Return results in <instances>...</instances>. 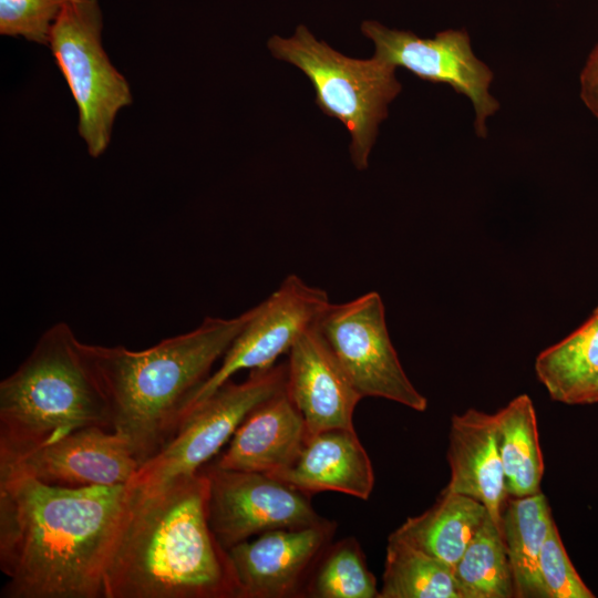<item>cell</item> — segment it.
I'll return each mask as SVG.
<instances>
[{"instance_id": "28", "label": "cell", "mask_w": 598, "mask_h": 598, "mask_svg": "<svg viewBox=\"0 0 598 598\" xmlns=\"http://www.w3.org/2000/svg\"><path fill=\"white\" fill-rule=\"evenodd\" d=\"M598 402V381L584 398L582 404H592Z\"/></svg>"}, {"instance_id": "18", "label": "cell", "mask_w": 598, "mask_h": 598, "mask_svg": "<svg viewBox=\"0 0 598 598\" xmlns=\"http://www.w3.org/2000/svg\"><path fill=\"white\" fill-rule=\"evenodd\" d=\"M487 516L478 501L444 488L429 509L391 534L454 568Z\"/></svg>"}, {"instance_id": "19", "label": "cell", "mask_w": 598, "mask_h": 598, "mask_svg": "<svg viewBox=\"0 0 598 598\" xmlns=\"http://www.w3.org/2000/svg\"><path fill=\"white\" fill-rule=\"evenodd\" d=\"M554 522L542 491L527 496H508L505 502L501 534L517 598H548L539 573V555Z\"/></svg>"}, {"instance_id": "14", "label": "cell", "mask_w": 598, "mask_h": 598, "mask_svg": "<svg viewBox=\"0 0 598 598\" xmlns=\"http://www.w3.org/2000/svg\"><path fill=\"white\" fill-rule=\"evenodd\" d=\"M288 354L286 391L300 411L308 435L353 429V413L362 398L317 324L300 334Z\"/></svg>"}, {"instance_id": "6", "label": "cell", "mask_w": 598, "mask_h": 598, "mask_svg": "<svg viewBox=\"0 0 598 598\" xmlns=\"http://www.w3.org/2000/svg\"><path fill=\"white\" fill-rule=\"evenodd\" d=\"M97 0H69L55 20L49 47L79 111V134L92 157L107 148L117 113L132 103L126 79L102 44Z\"/></svg>"}, {"instance_id": "12", "label": "cell", "mask_w": 598, "mask_h": 598, "mask_svg": "<svg viewBox=\"0 0 598 598\" xmlns=\"http://www.w3.org/2000/svg\"><path fill=\"white\" fill-rule=\"evenodd\" d=\"M336 523L265 532L229 548L238 598L303 596L306 582L331 543Z\"/></svg>"}, {"instance_id": "1", "label": "cell", "mask_w": 598, "mask_h": 598, "mask_svg": "<svg viewBox=\"0 0 598 598\" xmlns=\"http://www.w3.org/2000/svg\"><path fill=\"white\" fill-rule=\"evenodd\" d=\"M128 485L63 487L0 471L2 598H103Z\"/></svg>"}, {"instance_id": "23", "label": "cell", "mask_w": 598, "mask_h": 598, "mask_svg": "<svg viewBox=\"0 0 598 598\" xmlns=\"http://www.w3.org/2000/svg\"><path fill=\"white\" fill-rule=\"evenodd\" d=\"M461 598L515 597L506 547L491 516L477 529L454 567Z\"/></svg>"}, {"instance_id": "21", "label": "cell", "mask_w": 598, "mask_h": 598, "mask_svg": "<svg viewBox=\"0 0 598 598\" xmlns=\"http://www.w3.org/2000/svg\"><path fill=\"white\" fill-rule=\"evenodd\" d=\"M493 415L508 496L540 492L544 458L532 399L519 394Z\"/></svg>"}, {"instance_id": "15", "label": "cell", "mask_w": 598, "mask_h": 598, "mask_svg": "<svg viewBox=\"0 0 598 598\" xmlns=\"http://www.w3.org/2000/svg\"><path fill=\"white\" fill-rule=\"evenodd\" d=\"M445 489L482 503L501 532L508 497L494 415L467 409L451 419Z\"/></svg>"}, {"instance_id": "16", "label": "cell", "mask_w": 598, "mask_h": 598, "mask_svg": "<svg viewBox=\"0 0 598 598\" xmlns=\"http://www.w3.org/2000/svg\"><path fill=\"white\" fill-rule=\"evenodd\" d=\"M307 436L305 420L285 388L245 417L213 464L271 475L293 463Z\"/></svg>"}, {"instance_id": "11", "label": "cell", "mask_w": 598, "mask_h": 598, "mask_svg": "<svg viewBox=\"0 0 598 598\" xmlns=\"http://www.w3.org/2000/svg\"><path fill=\"white\" fill-rule=\"evenodd\" d=\"M329 305L326 290L308 285L297 275H288L255 307L254 316L224 354L219 368L189 400L181 421L193 406L240 370L274 365L279 355L289 352L301 333L317 324Z\"/></svg>"}, {"instance_id": "24", "label": "cell", "mask_w": 598, "mask_h": 598, "mask_svg": "<svg viewBox=\"0 0 598 598\" xmlns=\"http://www.w3.org/2000/svg\"><path fill=\"white\" fill-rule=\"evenodd\" d=\"M312 598H379L374 575L353 537L329 544L316 563L303 590Z\"/></svg>"}, {"instance_id": "5", "label": "cell", "mask_w": 598, "mask_h": 598, "mask_svg": "<svg viewBox=\"0 0 598 598\" xmlns=\"http://www.w3.org/2000/svg\"><path fill=\"white\" fill-rule=\"evenodd\" d=\"M267 45L275 58L293 64L307 75L319 109L338 118L350 132L353 165L360 171L367 168L378 126L401 91L395 68L374 56L348 58L324 41H318L302 24L291 38L274 35Z\"/></svg>"}, {"instance_id": "20", "label": "cell", "mask_w": 598, "mask_h": 598, "mask_svg": "<svg viewBox=\"0 0 598 598\" xmlns=\"http://www.w3.org/2000/svg\"><path fill=\"white\" fill-rule=\"evenodd\" d=\"M535 373L551 400L582 404L598 381V306L574 332L538 353Z\"/></svg>"}, {"instance_id": "8", "label": "cell", "mask_w": 598, "mask_h": 598, "mask_svg": "<svg viewBox=\"0 0 598 598\" xmlns=\"http://www.w3.org/2000/svg\"><path fill=\"white\" fill-rule=\"evenodd\" d=\"M317 328L362 399L381 398L417 412L426 410L427 399L406 375L393 347L377 291L330 302Z\"/></svg>"}, {"instance_id": "10", "label": "cell", "mask_w": 598, "mask_h": 598, "mask_svg": "<svg viewBox=\"0 0 598 598\" xmlns=\"http://www.w3.org/2000/svg\"><path fill=\"white\" fill-rule=\"evenodd\" d=\"M209 478L208 520L228 550L254 535L321 523L311 495L266 473L204 467Z\"/></svg>"}, {"instance_id": "9", "label": "cell", "mask_w": 598, "mask_h": 598, "mask_svg": "<svg viewBox=\"0 0 598 598\" xmlns=\"http://www.w3.org/2000/svg\"><path fill=\"white\" fill-rule=\"evenodd\" d=\"M361 31L374 43L378 60L404 68L422 80L447 84L470 99L475 133L487 137V121L498 111L499 102L491 94L494 74L474 54L467 31L450 29L422 39L372 20L362 22Z\"/></svg>"}, {"instance_id": "27", "label": "cell", "mask_w": 598, "mask_h": 598, "mask_svg": "<svg viewBox=\"0 0 598 598\" xmlns=\"http://www.w3.org/2000/svg\"><path fill=\"white\" fill-rule=\"evenodd\" d=\"M580 97L598 120V43L588 55L580 73Z\"/></svg>"}, {"instance_id": "25", "label": "cell", "mask_w": 598, "mask_h": 598, "mask_svg": "<svg viewBox=\"0 0 598 598\" xmlns=\"http://www.w3.org/2000/svg\"><path fill=\"white\" fill-rule=\"evenodd\" d=\"M69 0H0V33L49 44L51 29Z\"/></svg>"}, {"instance_id": "3", "label": "cell", "mask_w": 598, "mask_h": 598, "mask_svg": "<svg viewBox=\"0 0 598 598\" xmlns=\"http://www.w3.org/2000/svg\"><path fill=\"white\" fill-rule=\"evenodd\" d=\"M254 312L206 317L192 331L141 351L86 344L107 396L111 430L128 440L141 465L174 435L189 400Z\"/></svg>"}, {"instance_id": "26", "label": "cell", "mask_w": 598, "mask_h": 598, "mask_svg": "<svg viewBox=\"0 0 598 598\" xmlns=\"http://www.w3.org/2000/svg\"><path fill=\"white\" fill-rule=\"evenodd\" d=\"M539 573L548 598L595 597L571 564L555 522L542 547Z\"/></svg>"}, {"instance_id": "13", "label": "cell", "mask_w": 598, "mask_h": 598, "mask_svg": "<svg viewBox=\"0 0 598 598\" xmlns=\"http://www.w3.org/2000/svg\"><path fill=\"white\" fill-rule=\"evenodd\" d=\"M141 463L126 437L101 426L78 430L0 471L27 474L49 485H128Z\"/></svg>"}, {"instance_id": "7", "label": "cell", "mask_w": 598, "mask_h": 598, "mask_svg": "<svg viewBox=\"0 0 598 598\" xmlns=\"http://www.w3.org/2000/svg\"><path fill=\"white\" fill-rule=\"evenodd\" d=\"M287 363L250 370L239 383L228 380L193 406L171 440L144 462L128 486L148 487L199 472L230 441L245 417L286 388Z\"/></svg>"}, {"instance_id": "22", "label": "cell", "mask_w": 598, "mask_h": 598, "mask_svg": "<svg viewBox=\"0 0 598 598\" xmlns=\"http://www.w3.org/2000/svg\"><path fill=\"white\" fill-rule=\"evenodd\" d=\"M379 598H461L454 568L390 534Z\"/></svg>"}, {"instance_id": "17", "label": "cell", "mask_w": 598, "mask_h": 598, "mask_svg": "<svg viewBox=\"0 0 598 598\" xmlns=\"http://www.w3.org/2000/svg\"><path fill=\"white\" fill-rule=\"evenodd\" d=\"M271 476L309 495L333 491L368 499L374 486L371 460L354 429L308 435L293 463Z\"/></svg>"}, {"instance_id": "2", "label": "cell", "mask_w": 598, "mask_h": 598, "mask_svg": "<svg viewBox=\"0 0 598 598\" xmlns=\"http://www.w3.org/2000/svg\"><path fill=\"white\" fill-rule=\"evenodd\" d=\"M202 468L148 486H128L103 574V598H238L228 551L208 520Z\"/></svg>"}, {"instance_id": "4", "label": "cell", "mask_w": 598, "mask_h": 598, "mask_svg": "<svg viewBox=\"0 0 598 598\" xmlns=\"http://www.w3.org/2000/svg\"><path fill=\"white\" fill-rule=\"evenodd\" d=\"M90 426L111 430L107 396L86 343L58 322L0 382V467Z\"/></svg>"}]
</instances>
